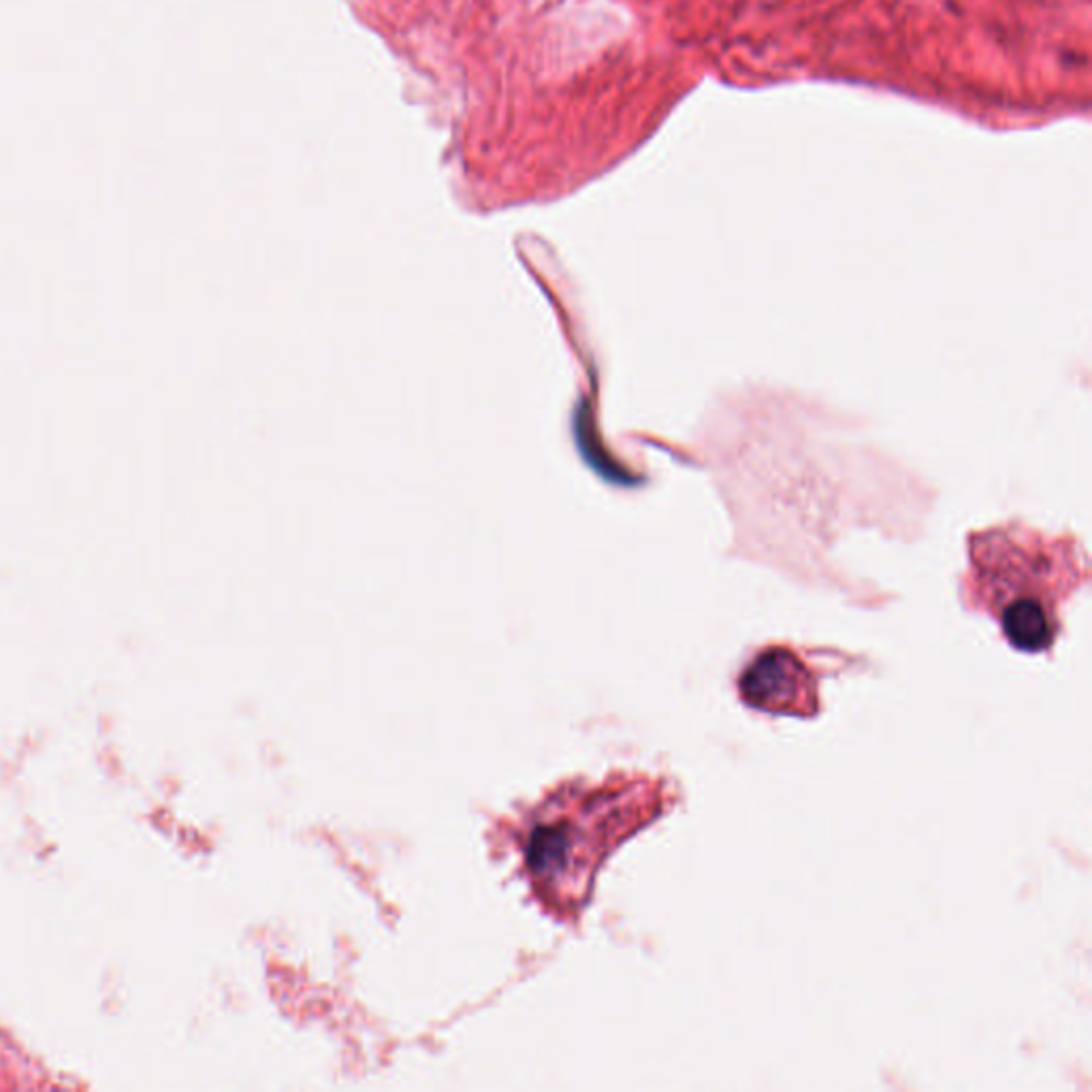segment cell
<instances>
[{"instance_id":"1","label":"cell","mask_w":1092,"mask_h":1092,"mask_svg":"<svg viewBox=\"0 0 1092 1092\" xmlns=\"http://www.w3.org/2000/svg\"><path fill=\"white\" fill-rule=\"evenodd\" d=\"M971 562L975 596L1001 621L1007 641L1026 654L1049 649L1058 634L1056 604L1078 576L1071 549L1026 529H993L971 540Z\"/></svg>"},{"instance_id":"2","label":"cell","mask_w":1092,"mask_h":1092,"mask_svg":"<svg viewBox=\"0 0 1092 1092\" xmlns=\"http://www.w3.org/2000/svg\"><path fill=\"white\" fill-rule=\"evenodd\" d=\"M634 789L602 787L583 796L570 794L536 818L525 862L533 888L555 909L578 907L604 854L623 834L647 822L641 805L632 800Z\"/></svg>"},{"instance_id":"3","label":"cell","mask_w":1092,"mask_h":1092,"mask_svg":"<svg viewBox=\"0 0 1092 1092\" xmlns=\"http://www.w3.org/2000/svg\"><path fill=\"white\" fill-rule=\"evenodd\" d=\"M744 702L773 715L818 713V685L813 672L794 651L771 647L747 666L739 679Z\"/></svg>"}]
</instances>
